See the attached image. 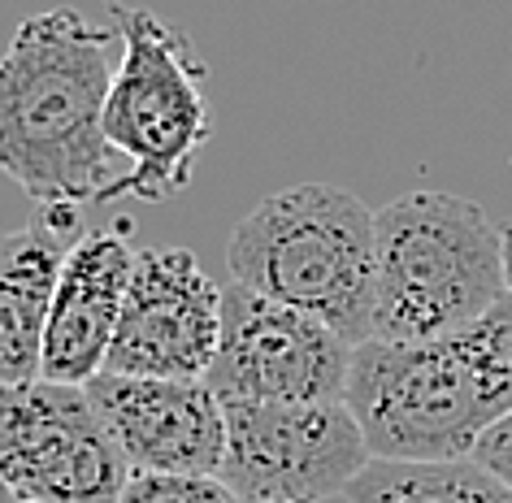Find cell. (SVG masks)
<instances>
[{"label":"cell","instance_id":"obj_1","mask_svg":"<svg viewBox=\"0 0 512 503\" xmlns=\"http://www.w3.org/2000/svg\"><path fill=\"white\" fill-rule=\"evenodd\" d=\"M122 66L118 27L79 9L31 14L0 57V174L44 213L118 200L131 165L105 139V100Z\"/></svg>","mask_w":512,"mask_h":503},{"label":"cell","instance_id":"obj_2","mask_svg":"<svg viewBox=\"0 0 512 503\" xmlns=\"http://www.w3.org/2000/svg\"><path fill=\"white\" fill-rule=\"evenodd\" d=\"M343 404L374 460H465L512 412V300L439 339L352 347Z\"/></svg>","mask_w":512,"mask_h":503},{"label":"cell","instance_id":"obj_3","mask_svg":"<svg viewBox=\"0 0 512 503\" xmlns=\"http://www.w3.org/2000/svg\"><path fill=\"white\" fill-rule=\"evenodd\" d=\"M230 282L317 317L361 347L374 334V209L339 183H296L239 217L226 243Z\"/></svg>","mask_w":512,"mask_h":503},{"label":"cell","instance_id":"obj_4","mask_svg":"<svg viewBox=\"0 0 512 503\" xmlns=\"http://www.w3.org/2000/svg\"><path fill=\"white\" fill-rule=\"evenodd\" d=\"M374 334L421 343L460 330L504 300V243L482 204L452 191H408L374 213Z\"/></svg>","mask_w":512,"mask_h":503},{"label":"cell","instance_id":"obj_5","mask_svg":"<svg viewBox=\"0 0 512 503\" xmlns=\"http://www.w3.org/2000/svg\"><path fill=\"white\" fill-rule=\"evenodd\" d=\"M122 35V66L105 100V139L131 174L118 200H170L191 183L200 148L213 139L204 66L191 40L148 9L113 5Z\"/></svg>","mask_w":512,"mask_h":503},{"label":"cell","instance_id":"obj_6","mask_svg":"<svg viewBox=\"0 0 512 503\" xmlns=\"http://www.w3.org/2000/svg\"><path fill=\"white\" fill-rule=\"evenodd\" d=\"M131 477L87 386H0V490L22 503H118Z\"/></svg>","mask_w":512,"mask_h":503},{"label":"cell","instance_id":"obj_7","mask_svg":"<svg viewBox=\"0 0 512 503\" xmlns=\"http://www.w3.org/2000/svg\"><path fill=\"white\" fill-rule=\"evenodd\" d=\"M222 482L239 503H326L352 486L369 447L348 404L222 399Z\"/></svg>","mask_w":512,"mask_h":503},{"label":"cell","instance_id":"obj_8","mask_svg":"<svg viewBox=\"0 0 512 503\" xmlns=\"http://www.w3.org/2000/svg\"><path fill=\"white\" fill-rule=\"evenodd\" d=\"M352 343L317 317L274 304L239 282L222 287V339L204 382L217 399L343 404Z\"/></svg>","mask_w":512,"mask_h":503},{"label":"cell","instance_id":"obj_9","mask_svg":"<svg viewBox=\"0 0 512 503\" xmlns=\"http://www.w3.org/2000/svg\"><path fill=\"white\" fill-rule=\"evenodd\" d=\"M222 339V287L187 248H144L109 343L105 373L204 378Z\"/></svg>","mask_w":512,"mask_h":503},{"label":"cell","instance_id":"obj_10","mask_svg":"<svg viewBox=\"0 0 512 503\" xmlns=\"http://www.w3.org/2000/svg\"><path fill=\"white\" fill-rule=\"evenodd\" d=\"M87 395L113 443L139 473H222L226 412L204 378H122L100 373Z\"/></svg>","mask_w":512,"mask_h":503},{"label":"cell","instance_id":"obj_11","mask_svg":"<svg viewBox=\"0 0 512 503\" xmlns=\"http://www.w3.org/2000/svg\"><path fill=\"white\" fill-rule=\"evenodd\" d=\"M135 256L139 252L118 230H87L83 239L70 243L53 291V308H48L40 378L61 386H87L105 373Z\"/></svg>","mask_w":512,"mask_h":503},{"label":"cell","instance_id":"obj_12","mask_svg":"<svg viewBox=\"0 0 512 503\" xmlns=\"http://www.w3.org/2000/svg\"><path fill=\"white\" fill-rule=\"evenodd\" d=\"M74 213H44L0 235V386L40 378L48 308L70 252Z\"/></svg>","mask_w":512,"mask_h":503},{"label":"cell","instance_id":"obj_13","mask_svg":"<svg viewBox=\"0 0 512 503\" xmlns=\"http://www.w3.org/2000/svg\"><path fill=\"white\" fill-rule=\"evenodd\" d=\"M348 503H512V486L465 460H369L352 486Z\"/></svg>","mask_w":512,"mask_h":503},{"label":"cell","instance_id":"obj_14","mask_svg":"<svg viewBox=\"0 0 512 503\" xmlns=\"http://www.w3.org/2000/svg\"><path fill=\"white\" fill-rule=\"evenodd\" d=\"M118 503H239L217 473H139L131 469Z\"/></svg>","mask_w":512,"mask_h":503},{"label":"cell","instance_id":"obj_15","mask_svg":"<svg viewBox=\"0 0 512 503\" xmlns=\"http://www.w3.org/2000/svg\"><path fill=\"white\" fill-rule=\"evenodd\" d=\"M473 460H478L482 469H491L499 482L512 486V412L482 434V443L473 447Z\"/></svg>","mask_w":512,"mask_h":503},{"label":"cell","instance_id":"obj_16","mask_svg":"<svg viewBox=\"0 0 512 503\" xmlns=\"http://www.w3.org/2000/svg\"><path fill=\"white\" fill-rule=\"evenodd\" d=\"M499 243H504V291H508V300H512V222L499 230Z\"/></svg>","mask_w":512,"mask_h":503},{"label":"cell","instance_id":"obj_17","mask_svg":"<svg viewBox=\"0 0 512 503\" xmlns=\"http://www.w3.org/2000/svg\"><path fill=\"white\" fill-rule=\"evenodd\" d=\"M0 503H22V499H14V495H5V490H0Z\"/></svg>","mask_w":512,"mask_h":503}]
</instances>
